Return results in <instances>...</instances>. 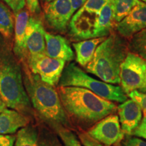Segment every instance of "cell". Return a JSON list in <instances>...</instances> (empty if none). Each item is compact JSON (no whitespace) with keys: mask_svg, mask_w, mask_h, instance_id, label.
I'll use <instances>...</instances> for the list:
<instances>
[{"mask_svg":"<svg viewBox=\"0 0 146 146\" xmlns=\"http://www.w3.org/2000/svg\"><path fill=\"white\" fill-rule=\"evenodd\" d=\"M57 91L70 123L81 129H89L100 120L117 111L114 102L87 89L58 87Z\"/></svg>","mask_w":146,"mask_h":146,"instance_id":"obj_1","label":"cell"},{"mask_svg":"<svg viewBox=\"0 0 146 146\" xmlns=\"http://www.w3.org/2000/svg\"><path fill=\"white\" fill-rule=\"evenodd\" d=\"M23 65L24 85L39 117L57 132L62 129H72L58 91L31 72L26 64Z\"/></svg>","mask_w":146,"mask_h":146,"instance_id":"obj_2","label":"cell"},{"mask_svg":"<svg viewBox=\"0 0 146 146\" xmlns=\"http://www.w3.org/2000/svg\"><path fill=\"white\" fill-rule=\"evenodd\" d=\"M22 68L8 49L0 50V97L7 107L27 116L31 103L23 82Z\"/></svg>","mask_w":146,"mask_h":146,"instance_id":"obj_3","label":"cell"},{"mask_svg":"<svg viewBox=\"0 0 146 146\" xmlns=\"http://www.w3.org/2000/svg\"><path fill=\"white\" fill-rule=\"evenodd\" d=\"M129 52L125 38L112 33L98 45L85 70L105 83L120 84V66Z\"/></svg>","mask_w":146,"mask_h":146,"instance_id":"obj_4","label":"cell"},{"mask_svg":"<svg viewBox=\"0 0 146 146\" xmlns=\"http://www.w3.org/2000/svg\"><path fill=\"white\" fill-rule=\"evenodd\" d=\"M58 85L59 87H77L87 89L111 102L123 103L127 100V94L121 87L95 79L74 62L69 63L64 67Z\"/></svg>","mask_w":146,"mask_h":146,"instance_id":"obj_5","label":"cell"},{"mask_svg":"<svg viewBox=\"0 0 146 146\" xmlns=\"http://www.w3.org/2000/svg\"><path fill=\"white\" fill-rule=\"evenodd\" d=\"M108 0H87L71 18L68 24L69 35L73 40L93 39L95 27L102 8Z\"/></svg>","mask_w":146,"mask_h":146,"instance_id":"obj_6","label":"cell"},{"mask_svg":"<svg viewBox=\"0 0 146 146\" xmlns=\"http://www.w3.org/2000/svg\"><path fill=\"white\" fill-rule=\"evenodd\" d=\"M146 72V60L129 52L120 66V83L126 94L139 90L143 86Z\"/></svg>","mask_w":146,"mask_h":146,"instance_id":"obj_7","label":"cell"},{"mask_svg":"<svg viewBox=\"0 0 146 146\" xmlns=\"http://www.w3.org/2000/svg\"><path fill=\"white\" fill-rule=\"evenodd\" d=\"M25 63L32 73L39 76L43 82L54 87L59 83L66 62L40 54L29 56Z\"/></svg>","mask_w":146,"mask_h":146,"instance_id":"obj_8","label":"cell"},{"mask_svg":"<svg viewBox=\"0 0 146 146\" xmlns=\"http://www.w3.org/2000/svg\"><path fill=\"white\" fill-rule=\"evenodd\" d=\"M89 135L106 146L116 145L123 140L124 133L120 127L118 115L110 114L89 128Z\"/></svg>","mask_w":146,"mask_h":146,"instance_id":"obj_9","label":"cell"},{"mask_svg":"<svg viewBox=\"0 0 146 146\" xmlns=\"http://www.w3.org/2000/svg\"><path fill=\"white\" fill-rule=\"evenodd\" d=\"M70 0H53L45 3L44 19L47 25L56 31L64 33L74 14Z\"/></svg>","mask_w":146,"mask_h":146,"instance_id":"obj_10","label":"cell"},{"mask_svg":"<svg viewBox=\"0 0 146 146\" xmlns=\"http://www.w3.org/2000/svg\"><path fill=\"white\" fill-rule=\"evenodd\" d=\"M116 31L124 38H130L133 35L146 28V4L139 1L135 6L125 18L116 23Z\"/></svg>","mask_w":146,"mask_h":146,"instance_id":"obj_11","label":"cell"},{"mask_svg":"<svg viewBox=\"0 0 146 146\" xmlns=\"http://www.w3.org/2000/svg\"><path fill=\"white\" fill-rule=\"evenodd\" d=\"M45 31L41 20L34 17L29 18L26 30V47L28 57L45 54Z\"/></svg>","mask_w":146,"mask_h":146,"instance_id":"obj_12","label":"cell"},{"mask_svg":"<svg viewBox=\"0 0 146 146\" xmlns=\"http://www.w3.org/2000/svg\"><path fill=\"white\" fill-rule=\"evenodd\" d=\"M118 118L124 134L132 135L139 125L143 112L139 106L132 100H127L117 107Z\"/></svg>","mask_w":146,"mask_h":146,"instance_id":"obj_13","label":"cell"},{"mask_svg":"<svg viewBox=\"0 0 146 146\" xmlns=\"http://www.w3.org/2000/svg\"><path fill=\"white\" fill-rule=\"evenodd\" d=\"M14 15V53L22 63H25L28 58L26 47V30L30 15L29 11L25 9H23Z\"/></svg>","mask_w":146,"mask_h":146,"instance_id":"obj_14","label":"cell"},{"mask_svg":"<svg viewBox=\"0 0 146 146\" xmlns=\"http://www.w3.org/2000/svg\"><path fill=\"white\" fill-rule=\"evenodd\" d=\"M45 55L56 59L70 62L74 58V54L69 41L60 35L45 32Z\"/></svg>","mask_w":146,"mask_h":146,"instance_id":"obj_15","label":"cell"},{"mask_svg":"<svg viewBox=\"0 0 146 146\" xmlns=\"http://www.w3.org/2000/svg\"><path fill=\"white\" fill-rule=\"evenodd\" d=\"M29 118L14 109L5 108L0 113V135H11L27 126Z\"/></svg>","mask_w":146,"mask_h":146,"instance_id":"obj_16","label":"cell"},{"mask_svg":"<svg viewBox=\"0 0 146 146\" xmlns=\"http://www.w3.org/2000/svg\"><path fill=\"white\" fill-rule=\"evenodd\" d=\"M106 39V36L97 37L73 43L76 53V60L82 66H86L91 61L97 47Z\"/></svg>","mask_w":146,"mask_h":146,"instance_id":"obj_17","label":"cell"},{"mask_svg":"<svg viewBox=\"0 0 146 146\" xmlns=\"http://www.w3.org/2000/svg\"><path fill=\"white\" fill-rule=\"evenodd\" d=\"M114 23L112 0H108L102 9L99 20L95 27L93 38L107 36L112 30Z\"/></svg>","mask_w":146,"mask_h":146,"instance_id":"obj_18","label":"cell"},{"mask_svg":"<svg viewBox=\"0 0 146 146\" xmlns=\"http://www.w3.org/2000/svg\"><path fill=\"white\" fill-rule=\"evenodd\" d=\"M14 30V16L6 5L0 2V34L4 38L12 37Z\"/></svg>","mask_w":146,"mask_h":146,"instance_id":"obj_19","label":"cell"},{"mask_svg":"<svg viewBox=\"0 0 146 146\" xmlns=\"http://www.w3.org/2000/svg\"><path fill=\"white\" fill-rule=\"evenodd\" d=\"M15 146H38V133L35 128L26 126L18 131Z\"/></svg>","mask_w":146,"mask_h":146,"instance_id":"obj_20","label":"cell"},{"mask_svg":"<svg viewBox=\"0 0 146 146\" xmlns=\"http://www.w3.org/2000/svg\"><path fill=\"white\" fill-rule=\"evenodd\" d=\"M130 38L128 43L129 51L146 60V28Z\"/></svg>","mask_w":146,"mask_h":146,"instance_id":"obj_21","label":"cell"},{"mask_svg":"<svg viewBox=\"0 0 146 146\" xmlns=\"http://www.w3.org/2000/svg\"><path fill=\"white\" fill-rule=\"evenodd\" d=\"M139 0H112L113 17L116 23L121 21Z\"/></svg>","mask_w":146,"mask_h":146,"instance_id":"obj_22","label":"cell"},{"mask_svg":"<svg viewBox=\"0 0 146 146\" xmlns=\"http://www.w3.org/2000/svg\"><path fill=\"white\" fill-rule=\"evenodd\" d=\"M58 134L64 146H83L81 142L71 129H62L58 131Z\"/></svg>","mask_w":146,"mask_h":146,"instance_id":"obj_23","label":"cell"},{"mask_svg":"<svg viewBox=\"0 0 146 146\" xmlns=\"http://www.w3.org/2000/svg\"><path fill=\"white\" fill-rule=\"evenodd\" d=\"M127 96L141 108L144 114L146 115V93L134 90L129 93Z\"/></svg>","mask_w":146,"mask_h":146,"instance_id":"obj_24","label":"cell"},{"mask_svg":"<svg viewBox=\"0 0 146 146\" xmlns=\"http://www.w3.org/2000/svg\"><path fill=\"white\" fill-rule=\"evenodd\" d=\"M78 137L80 141L84 146H103L102 143L96 141L87 133L81 132L78 133Z\"/></svg>","mask_w":146,"mask_h":146,"instance_id":"obj_25","label":"cell"},{"mask_svg":"<svg viewBox=\"0 0 146 146\" xmlns=\"http://www.w3.org/2000/svg\"><path fill=\"white\" fill-rule=\"evenodd\" d=\"M8 5L14 14L25 8L26 5L25 0H2Z\"/></svg>","mask_w":146,"mask_h":146,"instance_id":"obj_26","label":"cell"},{"mask_svg":"<svg viewBox=\"0 0 146 146\" xmlns=\"http://www.w3.org/2000/svg\"><path fill=\"white\" fill-rule=\"evenodd\" d=\"M132 135H135L137 137H141L146 139V115L142 118L141 123L133 133Z\"/></svg>","mask_w":146,"mask_h":146,"instance_id":"obj_27","label":"cell"},{"mask_svg":"<svg viewBox=\"0 0 146 146\" xmlns=\"http://www.w3.org/2000/svg\"><path fill=\"white\" fill-rule=\"evenodd\" d=\"M28 10L32 14H38L40 12V5L39 0H25Z\"/></svg>","mask_w":146,"mask_h":146,"instance_id":"obj_28","label":"cell"},{"mask_svg":"<svg viewBox=\"0 0 146 146\" xmlns=\"http://www.w3.org/2000/svg\"><path fill=\"white\" fill-rule=\"evenodd\" d=\"M122 146H146V141L139 137H129L123 142Z\"/></svg>","mask_w":146,"mask_h":146,"instance_id":"obj_29","label":"cell"},{"mask_svg":"<svg viewBox=\"0 0 146 146\" xmlns=\"http://www.w3.org/2000/svg\"><path fill=\"white\" fill-rule=\"evenodd\" d=\"M16 137L8 135H0V146H14Z\"/></svg>","mask_w":146,"mask_h":146,"instance_id":"obj_30","label":"cell"},{"mask_svg":"<svg viewBox=\"0 0 146 146\" xmlns=\"http://www.w3.org/2000/svg\"><path fill=\"white\" fill-rule=\"evenodd\" d=\"M38 146H62L60 145L58 140L53 139H49L44 140L41 141L39 144H38Z\"/></svg>","mask_w":146,"mask_h":146,"instance_id":"obj_31","label":"cell"},{"mask_svg":"<svg viewBox=\"0 0 146 146\" xmlns=\"http://www.w3.org/2000/svg\"><path fill=\"white\" fill-rule=\"evenodd\" d=\"M87 0H70L74 12L78 10L85 3Z\"/></svg>","mask_w":146,"mask_h":146,"instance_id":"obj_32","label":"cell"},{"mask_svg":"<svg viewBox=\"0 0 146 146\" xmlns=\"http://www.w3.org/2000/svg\"><path fill=\"white\" fill-rule=\"evenodd\" d=\"M6 105L5 104L4 102L3 101V100L1 99V98L0 97V113L1 112H3V110L4 109L6 108Z\"/></svg>","mask_w":146,"mask_h":146,"instance_id":"obj_33","label":"cell"},{"mask_svg":"<svg viewBox=\"0 0 146 146\" xmlns=\"http://www.w3.org/2000/svg\"><path fill=\"white\" fill-rule=\"evenodd\" d=\"M141 92L143 93H145L146 92V72H145V81H144V84H143V86L142 87L141 89H140L139 90H138Z\"/></svg>","mask_w":146,"mask_h":146,"instance_id":"obj_34","label":"cell"},{"mask_svg":"<svg viewBox=\"0 0 146 146\" xmlns=\"http://www.w3.org/2000/svg\"><path fill=\"white\" fill-rule=\"evenodd\" d=\"M53 1V0H44V1L45 2V3L50 2V1Z\"/></svg>","mask_w":146,"mask_h":146,"instance_id":"obj_35","label":"cell"},{"mask_svg":"<svg viewBox=\"0 0 146 146\" xmlns=\"http://www.w3.org/2000/svg\"><path fill=\"white\" fill-rule=\"evenodd\" d=\"M139 1H142V2H143L144 3H145V4H146V0H139Z\"/></svg>","mask_w":146,"mask_h":146,"instance_id":"obj_36","label":"cell"}]
</instances>
